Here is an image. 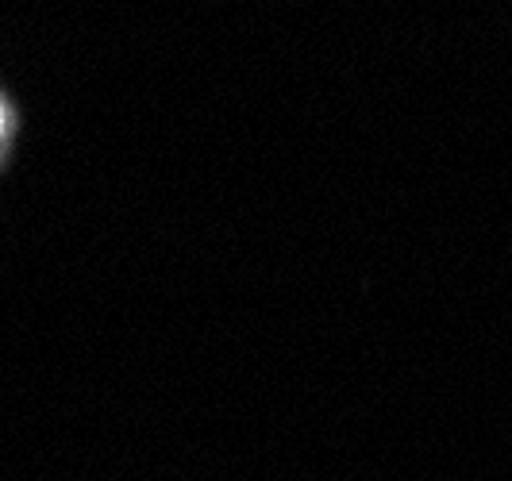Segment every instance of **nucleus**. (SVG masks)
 I'll return each instance as SVG.
<instances>
[{
  "label": "nucleus",
  "mask_w": 512,
  "mask_h": 481,
  "mask_svg": "<svg viewBox=\"0 0 512 481\" xmlns=\"http://www.w3.org/2000/svg\"><path fill=\"white\" fill-rule=\"evenodd\" d=\"M0 127H4V116H0Z\"/></svg>",
  "instance_id": "obj_1"
}]
</instances>
